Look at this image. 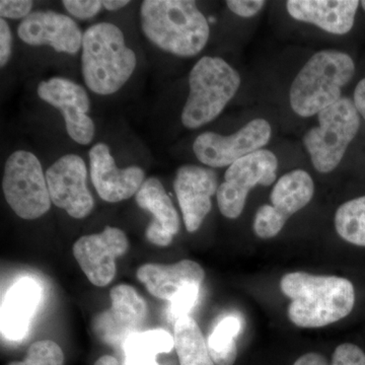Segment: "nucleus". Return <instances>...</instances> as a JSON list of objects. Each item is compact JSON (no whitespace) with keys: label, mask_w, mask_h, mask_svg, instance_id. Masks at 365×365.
Wrapping results in <instances>:
<instances>
[{"label":"nucleus","mask_w":365,"mask_h":365,"mask_svg":"<svg viewBox=\"0 0 365 365\" xmlns=\"http://www.w3.org/2000/svg\"><path fill=\"white\" fill-rule=\"evenodd\" d=\"M280 289L290 299L288 318L299 328H322L346 318L355 304L351 281L338 276L287 273Z\"/></svg>","instance_id":"obj_1"},{"label":"nucleus","mask_w":365,"mask_h":365,"mask_svg":"<svg viewBox=\"0 0 365 365\" xmlns=\"http://www.w3.org/2000/svg\"><path fill=\"white\" fill-rule=\"evenodd\" d=\"M140 25L146 39L179 57L196 56L210 36L207 20L191 0H145Z\"/></svg>","instance_id":"obj_2"},{"label":"nucleus","mask_w":365,"mask_h":365,"mask_svg":"<svg viewBox=\"0 0 365 365\" xmlns=\"http://www.w3.org/2000/svg\"><path fill=\"white\" fill-rule=\"evenodd\" d=\"M136 64L135 52L127 46L119 26L98 23L83 34L81 68L86 86L93 93H116L131 78Z\"/></svg>","instance_id":"obj_3"},{"label":"nucleus","mask_w":365,"mask_h":365,"mask_svg":"<svg viewBox=\"0 0 365 365\" xmlns=\"http://www.w3.org/2000/svg\"><path fill=\"white\" fill-rule=\"evenodd\" d=\"M354 73V61L347 53L337 50L316 53L300 69L290 88L292 110L304 118L319 114L342 98V88Z\"/></svg>","instance_id":"obj_4"},{"label":"nucleus","mask_w":365,"mask_h":365,"mask_svg":"<svg viewBox=\"0 0 365 365\" xmlns=\"http://www.w3.org/2000/svg\"><path fill=\"white\" fill-rule=\"evenodd\" d=\"M241 86V76L234 67L218 57L204 56L189 76V96L182 108V123L197 129L222 114Z\"/></svg>","instance_id":"obj_5"},{"label":"nucleus","mask_w":365,"mask_h":365,"mask_svg":"<svg viewBox=\"0 0 365 365\" xmlns=\"http://www.w3.org/2000/svg\"><path fill=\"white\" fill-rule=\"evenodd\" d=\"M319 126L307 132L304 144L314 169L327 174L335 170L356 136L360 115L354 102L342 98L318 114Z\"/></svg>","instance_id":"obj_6"},{"label":"nucleus","mask_w":365,"mask_h":365,"mask_svg":"<svg viewBox=\"0 0 365 365\" xmlns=\"http://www.w3.org/2000/svg\"><path fill=\"white\" fill-rule=\"evenodd\" d=\"M2 189L9 207L23 220H37L51 207L42 165L30 151L16 150L7 158Z\"/></svg>","instance_id":"obj_7"},{"label":"nucleus","mask_w":365,"mask_h":365,"mask_svg":"<svg viewBox=\"0 0 365 365\" xmlns=\"http://www.w3.org/2000/svg\"><path fill=\"white\" fill-rule=\"evenodd\" d=\"M277 168V158L267 150L255 151L230 165L216 193L222 215L230 220L241 216L250 191L258 185H272Z\"/></svg>","instance_id":"obj_8"},{"label":"nucleus","mask_w":365,"mask_h":365,"mask_svg":"<svg viewBox=\"0 0 365 365\" xmlns=\"http://www.w3.org/2000/svg\"><path fill=\"white\" fill-rule=\"evenodd\" d=\"M270 124L265 119H254L230 136L204 132L193 144L199 162L211 168L232 165L241 158L262 150L270 140Z\"/></svg>","instance_id":"obj_9"},{"label":"nucleus","mask_w":365,"mask_h":365,"mask_svg":"<svg viewBox=\"0 0 365 365\" xmlns=\"http://www.w3.org/2000/svg\"><path fill=\"white\" fill-rule=\"evenodd\" d=\"M46 181L57 207L76 220L91 215L95 201L88 188V170L83 158L76 155L58 158L46 172Z\"/></svg>","instance_id":"obj_10"},{"label":"nucleus","mask_w":365,"mask_h":365,"mask_svg":"<svg viewBox=\"0 0 365 365\" xmlns=\"http://www.w3.org/2000/svg\"><path fill=\"white\" fill-rule=\"evenodd\" d=\"M129 242L123 230L106 227L98 234L83 235L73 246V255L88 279L107 287L116 275V260L127 253Z\"/></svg>","instance_id":"obj_11"},{"label":"nucleus","mask_w":365,"mask_h":365,"mask_svg":"<svg viewBox=\"0 0 365 365\" xmlns=\"http://www.w3.org/2000/svg\"><path fill=\"white\" fill-rule=\"evenodd\" d=\"M37 93L41 100L61 112L67 133L72 140L81 145L93 141L95 123L88 116L91 102L83 86L71 79L52 78L41 81Z\"/></svg>","instance_id":"obj_12"},{"label":"nucleus","mask_w":365,"mask_h":365,"mask_svg":"<svg viewBox=\"0 0 365 365\" xmlns=\"http://www.w3.org/2000/svg\"><path fill=\"white\" fill-rule=\"evenodd\" d=\"M111 309L101 313L93 329L101 340L111 345H124L133 334L140 332L148 318V304L130 285L120 284L110 292Z\"/></svg>","instance_id":"obj_13"},{"label":"nucleus","mask_w":365,"mask_h":365,"mask_svg":"<svg viewBox=\"0 0 365 365\" xmlns=\"http://www.w3.org/2000/svg\"><path fill=\"white\" fill-rule=\"evenodd\" d=\"M174 189L189 232L200 228L212 208L211 198L217 193L215 170L195 165H185L177 170Z\"/></svg>","instance_id":"obj_14"},{"label":"nucleus","mask_w":365,"mask_h":365,"mask_svg":"<svg viewBox=\"0 0 365 365\" xmlns=\"http://www.w3.org/2000/svg\"><path fill=\"white\" fill-rule=\"evenodd\" d=\"M18 35L26 44L49 46L55 51L76 55L83 47V34L68 16L52 11L31 13L21 21Z\"/></svg>","instance_id":"obj_15"},{"label":"nucleus","mask_w":365,"mask_h":365,"mask_svg":"<svg viewBox=\"0 0 365 365\" xmlns=\"http://www.w3.org/2000/svg\"><path fill=\"white\" fill-rule=\"evenodd\" d=\"M91 177L98 196L109 203L121 202L136 195L145 174L137 165L119 169L109 146L98 143L90 150Z\"/></svg>","instance_id":"obj_16"},{"label":"nucleus","mask_w":365,"mask_h":365,"mask_svg":"<svg viewBox=\"0 0 365 365\" xmlns=\"http://www.w3.org/2000/svg\"><path fill=\"white\" fill-rule=\"evenodd\" d=\"M135 200L139 207L153 215V220L146 228V239L155 246H170L179 232L181 223L162 182L155 177L145 180L136 193Z\"/></svg>","instance_id":"obj_17"},{"label":"nucleus","mask_w":365,"mask_h":365,"mask_svg":"<svg viewBox=\"0 0 365 365\" xmlns=\"http://www.w3.org/2000/svg\"><path fill=\"white\" fill-rule=\"evenodd\" d=\"M136 277L153 297L170 302L182 288L200 287L205 272L196 262L182 260L170 265L144 264L137 269Z\"/></svg>","instance_id":"obj_18"},{"label":"nucleus","mask_w":365,"mask_h":365,"mask_svg":"<svg viewBox=\"0 0 365 365\" xmlns=\"http://www.w3.org/2000/svg\"><path fill=\"white\" fill-rule=\"evenodd\" d=\"M359 4L356 0H289L287 9L295 20L313 24L334 35H345L354 25Z\"/></svg>","instance_id":"obj_19"},{"label":"nucleus","mask_w":365,"mask_h":365,"mask_svg":"<svg viewBox=\"0 0 365 365\" xmlns=\"http://www.w3.org/2000/svg\"><path fill=\"white\" fill-rule=\"evenodd\" d=\"M40 299L39 285L29 278L18 281L11 288L4 300L1 314L2 335L6 339L20 341L25 337Z\"/></svg>","instance_id":"obj_20"},{"label":"nucleus","mask_w":365,"mask_h":365,"mask_svg":"<svg viewBox=\"0 0 365 365\" xmlns=\"http://www.w3.org/2000/svg\"><path fill=\"white\" fill-rule=\"evenodd\" d=\"M314 193V184L309 173L294 170L280 178L274 185L270 194L271 205H268L283 225L290 216L306 207Z\"/></svg>","instance_id":"obj_21"},{"label":"nucleus","mask_w":365,"mask_h":365,"mask_svg":"<svg viewBox=\"0 0 365 365\" xmlns=\"http://www.w3.org/2000/svg\"><path fill=\"white\" fill-rule=\"evenodd\" d=\"M175 348L181 365H215L195 319L182 316L175 322Z\"/></svg>","instance_id":"obj_22"},{"label":"nucleus","mask_w":365,"mask_h":365,"mask_svg":"<svg viewBox=\"0 0 365 365\" xmlns=\"http://www.w3.org/2000/svg\"><path fill=\"white\" fill-rule=\"evenodd\" d=\"M174 337L165 330L146 331L133 334L125 341V365H160V353L172 351Z\"/></svg>","instance_id":"obj_23"},{"label":"nucleus","mask_w":365,"mask_h":365,"mask_svg":"<svg viewBox=\"0 0 365 365\" xmlns=\"http://www.w3.org/2000/svg\"><path fill=\"white\" fill-rule=\"evenodd\" d=\"M241 322L235 317H227L217 324L207 340L211 359L216 365H234L237 357L235 337L241 331Z\"/></svg>","instance_id":"obj_24"},{"label":"nucleus","mask_w":365,"mask_h":365,"mask_svg":"<svg viewBox=\"0 0 365 365\" xmlns=\"http://www.w3.org/2000/svg\"><path fill=\"white\" fill-rule=\"evenodd\" d=\"M335 227L344 241L365 247V196L347 201L337 209Z\"/></svg>","instance_id":"obj_25"},{"label":"nucleus","mask_w":365,"mask_h":365,"mask_svg":"<svg viewBox=\"0 0 365 365\" xmlns=\"http://www.w3.org/2000/svg\"><path fill=\"white\" fill-rule=\"evenodd\" d=\"M64 354L61 347L54 341L41 340L33 343L23 361L9 365H63Z\"/></svg>","instance_id":"obj_26"},{"label":"nucleus","mask_w":365,"mask_h":365,"mask_svg":"<svg viewBox=\"0 0 365 365\" xmlns=\"http://www.w3.org/2000/svg\"><path fill=\"white\" fill-rule=\"evenodd\" d=\"M199 285H189L180 290L174 299L170 300V318L176 322L182 316H187L198 299Z\"/></svg>","instance_id":"obj_27"},{"label":"nucleus","mask_w":365,"mask_h":365,"mask_svg":"<svg viewBox=\"0 0 365 365\" xmlns=\"http://www.w3.org/2000/svg\"><path fill=\"white\" fill-rule=\"evenodd\" d=\"M64 7L78 20H90L102 9L103 2L98 0H63Z\"/></svg>","instance_id":"obj_28"},{"label":"nucleus","mask_w":365,"mask_h":365,"mask_svg":"<svg viewBox=\"0 0 365 365\" xmlns=\"http://www.w3.org/2000/svg\"><path fill=\"white\" fill-rule=\"evenodd\" d=\"M331 365H365V353L357 345L344 343L336 348Z\"/></svg>","instance_id":"obj_29"},{"label":"nucleus","mask_w":365,"mask_h":365,"mask_svg":"<svg viewBox=\"0 0 365 365\" xmlns=\"http://www.w3.org/2000/svg\"><path fill=\"white\" fill-rule=\"evenodd\" d=\"M34 2L29 0H1L0 1V14L1 19L21 20L25 19L32 11Z\"/></svg>","instance_id":"obj_30"},{"label":"nucleus","mask_w":365,"mask_h":365,"mask_svg":"<svg viewBox=\"0 0 365 365\" xmlns=\"http://www.w3.org/2000/svg\"><path fill=\"white\" fill-rule=\"evenodd\" d=\"M263 0H228L227 6L230 11L242 18H252L263 9Z\"/></svg>","instance_id":"obj_31"},{"label":"nucleus","mask_w":365,"mask_h":365,"mask_svg":"<svg viewBox=\"0 0 365 365\" xmlns=\"http://www.w3.org/2000/svg\"><path fill=\"white\" fill-rule=\"evenodd\" d=\"M13 53V34L9 24L0 20V66L4 67L9 63Z\"/></svg>","instance_id":"obj_32"},{"label":"nucleus","mask_w":365,"mask_h":365,"mask_svg":"<svg viewBox=\"0 0 365 365\" xmlns=\"http://www.w3.org/2000/svg\"><path fill=\"white\" fill-rule=\"evenodd\" d=\"M354 102L355 107L359 111L360 116L364 118L365 120V78L361 79L357 83L354 91Z\"/></svg>","instance_id":"obj_33"},{"label":"nucleus","mask_w":365,"mask_h":365,"mask_svg":"<svg viewBox=\"0 0 365 365\" xmlns=\"http://www.w3.org/2000/svg\"><path fill=\"white\" fill-rule=\"evenodd\" d=\"M294 365H329V362L324 355L312 352L300 356Z\"/></svg>","instance_id":"obj_34"},{"label":"nucleus","mask_w":365,"mask_h":365,"mask_svg":"<svg viewBox=\"0 0 365 365\" xmlns=\"http://www.w3.org/2000/svg\"><path fill=\"white\" fill-rule=\"evenodd\" d=\"M103 2V6L105 7L107 11H119V9H123L127 4H130V1H126V0H104Z\"/></svg>","instance_id":"obj_35"},{"label":"nucleus","mask_w":365,"mask_h":365,"mask_svg":"<svg viewBox=\"0 0 365 365\" xmlns=\"http://www.w3.org/2000/svg\"><path fill=\"white\" fill-rule=\"evenodd\" d=\"M95 365H120L119 361L115 357L110 355H104L96 361Z\"/></svg>","instance_id":"obj_36"},{"label":"nucleus","mask_w":365,"mask_h":365,"mask_svg":"<svg viewBox=\"0 0 365 365\" xmlns=\"http://www.w3.org/2000/svg\"><path fill=\"white\" fill-rule=\"evenodd\" d=\"M360 4H361L362 9H364L365 11V0H364V1L360 2Z\"/></svg>","instance_id":"obj_37"}]
</instances>
